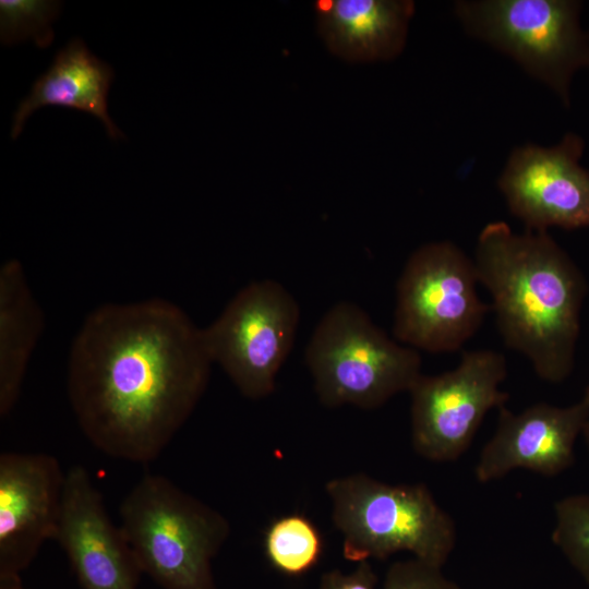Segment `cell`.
<instances>
[{
  "mask_svg": "<svg viewBox=\"0 0 589 589\" xmlns=\"http://www.w3.org/2000/svg\"><path fill=\"white\" fill-rule=\"evenodd\" d=\"M212 364L203 328L172 302L106 303L85 317L73 339L68 397L95 448L145 465L196 408Z\"/></svg>",
  "mask_w": 589,
  "mask_h": 589,
  "instance_id": "1",
  "label": "cell"
},
{
  "mask_svg": "<svg viewBox=\"0 0 589 589\" xmlns=\"http://www.w3.org/2000/svg\"><path fill=\"white\" fill-rule=\"evenodd\" d=\"M473 262L506 347L525 356L541 380L565 381L587 294L575 262L548 231L517 233L501 220L480 231Z\"/></svg>",
  "mask_w": 589,
  "mask_h": 589,
  "instance_id": "2",
  "label": "cell"
},
{
  "mask_svg": "<svg viewBox=\"0 0 589 589\" xmlns=\"http://www.w3.org/2000/svg\"><path fill=\"white\" fill-rule=\"evenodd\" d=\"M120 528L142 573L163 589H217L213 560L228 519L161 474H146L120 507Z\"/></svg>",
  "mask_w": 589,
  "mask_h": 589,
  "instance_id": "3",
  "label": "cell"
},
{
  "mask_svg": "<svg viewBox=\"0 0 589 589\" xmlns=\"http://www.w3.org/2000/svg\"><path fill=\"white\" fill-rule=\"evenodd\" d=\"M325 491L347 561L358 564L408 552L444 566L455 549V522L425 484H388L352 473L328 480Z\"/></svg>",
  "mask_w": 589,
  "mask_h": 589,
  "instance_id": "4",
  "label": "cell"
},
{
  "mask_svg": "<svg viewBox=\"0 0 589 589\" xmlns=\"http://www.w3.org/2000/svg\"><path fill=\"white\" fill-rule=\"evenodd\" d=\"M305 362L326 407L375 409L412 388L421 373L418 350L390 338L354 303L333 305L315 326Z\"/></svg>",
  "mask_w": 589,
  "mask_h": 589,
  "instance_id": "5",
  "label": "cell"
},
{
  "mask_svg": "<svg viewBox=\"0 0 589 589\" xmlns=\"http://www.w3.org/2000/svg\"><path fill=\"white\" fill-rule=\"evenodd\" d=\"M581 7L577 0H460L454 10L467 33L509 56L569 107L573 77L589 64Z\"/></svg>",
  "mask_w": 589,
  "mask_h": 589,
  "instance_id": "6",
  "label": "cell"
},
{
  "mask_svg": "<svg viewBox=\"0 0 589 589\" xmlns=\"http://www.w3.org/2000/svg\"><path fill=\"white\" fill-rule=\"evenodd\" d=\"M478 284L473 259L455 243L442 240L419 247L397 281L395 339L431 353L459 350L491 311L478 294Z\"/></svg>",
  "mask_w": 589,
  "mask_h": 589,
  "instance_id": "7",
  "label": "cell"
},
{
  "mask_svg": "<svg viewBox=\"0 0 589 589\" xmlns=\"http://www.w3.org/2000/svg\"><path fill=\"white\" fill-rule=\"evenodd\" d=\"M300 309L278 281L263 279L243 287L221 313L203 328L213 363H217L249 399L271 395L289 356Z\"/></svg>",
  "mask_w": 589,
  "mask_h": 589,
  "instance_id": "8",
  "label": "cell"
},
{
  "mask_svg": "<svg viewBox=\"0 0 589 589\" xmlns=\"http://www.w3.org/2000/svg\"><path fill=\"white\" fill-rule=\"evenodd\" d=\"M507 376L505 357L491 349L464 351L457 366L437 375H421L411 396V442L432 461H452L471 444L485 414L505 406L501 389Z\"/></svg>",
  "mask_w": 589,
  "mask_h": 589,
  "instance_id": "9",
  "label": "cell"
},
{
  "mask_svg": "<svg viewBox=\"0 0 589 589\" xmlns=\"http://www.w3.org/2000/svg\"><path fill=\"white\" fill-rule=\"evenodd\" d=\"M585 142L566 133L552 146L513 149L497 179L509 212L527 230L589 228V169L580 165Z\"/></svg>",
  "mask_w": 589,
  "mask_h": 589,
  "instance_id": "10",
  "label": "cell"
},
{
  "mask_svg": "<svg viewBox=\"0 0 589 589\" xmlns=\"http://www.w3.org/2000/svg\"><path fill=\"white\" fill-rule=\"evenodd\" d=\"M65 472L46 453L0 455V576L21 575L55 540Z\"/></svg>",
  "mask_w": 589,
  "mask_h": 589,
  "instance_id": "11",
  "label": "cell"
},
{
  "mask_svg": "<svg viewBox=\"0 0 589 589\" xmlns=\"http://www.w3.org/2000/svg\"><path fill=\"white\" fill-rule=\"evenodd\" d=\"M82 589H137L142 570L120 526L110 519L87 469L65 472L62 510L55 539Z\"/></svg>",
  "mask_w": 589,
  "mask_h": 589,
  "instance_id": "12",
  "label": "cell"
},
{
  "mask_svg": "<svg viewBox=\"0 0 589 589\" xmlns=\"http://www.w3.org/2000/svg\"><path fill=\"white\" fill-rule=\"evenodd\" d=\"M589 411L587 395L567 407L539 402L514 413L498 408L497 426L474 467L478 482L497 480L522 468L545 477L574 462V447Z\"/></svg>",
  "mask_w": 589,
  "mask_h": 589,
  "instance_id": "13",
  "label": "cell"
},
{
  "mask_svg": "<svg viewBox=\"0 0 589 589\" xmlns=\"http://www.w3.org/2000/svg\"><path fill=\"white\" fill-rule=\"evenodd\" d=\"M317 33L335 57L354 63L398 57L407 41L410 0H317Z\"/></svg>",
  "mask_w": 589,
  "mask_h": 589,
  "instance_id": "14",
  "label": "cell"
},
{
  "mask_svg": "<svg viewBox=\"0 0 589 589\" xmlns=\"http://www.w3.org/2000/svg\"><path fill=\"white\" fill-rule=\"evenodd\" d=\"M113 77L112 68L93 55L82 39H71L19 104L13 115L11 137L15 140L20 135L26 119L35 110L62 106L95 116L110 139H124L108 113V93Z\"/></svg>",
  "mask_w": 589,
  "mask_h": 589,
  "instance_id": "15",
  "label": "cell"
},
{
  "mask_svg": "<svg viewBox=\"0 0 589 589\" xmlns=\"http://www.w3.org/2000/svg\"><path fill=\"white\" fill-rule=\"evenodd\" d=\"M44 329V314L17 260L0 268V416L19 400L31 356Z\"/></svg>",
  "mask_w": 589,
  "mask_h": 589,
  "instance_id": "16",
  "label": "cell"
},
{
  "mask_svg": "<svg viewBox=\"0 0 589 589\" xmlns=\"http://www.w3.org/2000/svg\"><path fill=\"white\" fill-rule=\"evenodd\" d=\"M264 551L277 570L288 576H300L321 560L323 538L308 517L289 514L268 526L264 534Z\"/></svg>",
  "mask_w": 589,
  "mask_h": 589,
  "instance_id": "17",
  "label": "cell"
},
{
  "mask_svg": "<svg viewBox=\"0 0 589 589\" xmlns=\"http://www.w3.org/2000/svg\"><path fill=\"white\" fill-rule=\"evenodd\" d=\"M61 2L47 0H1L0 38L3 45L32 40L39 48L52 44V22L58 17Z\"/></svg>",
  "mask_w": 589,
  "mask_h": 589,
  "instance_id": "18",
  "label": "cell"
},
{
  "mask_svg": "<svg viewBox=\"0 0 589 589\" xmlns=\"http://www.w3.org/2000/svg\"><path fill=\"white\" fill-rule=\"evenodd\" d=\"M552 541L589 584V495L574 494L554 506Z\"/></svg>",
  "mask_w": 589,
  "mask_h": 589,
  "instance_id": "19",
  "label": "cell"
},
{
  "mask_svg": "<svg viewBox=\"0 0 589 589\" xmlns=\"http://www.w3.org/2000/svg\"><path fill=\"white\" fill-rule=\"evenodd\" d=\"M442 567L413 556L396 561L387 568L382 589H461Z\"/></svg>",
  "mask_w": 589,
  "mask_h": 589,
  "instance_id": "20",
  "label": "cell"
},
{
  "mask_svg": "<svg viewBox=\"0 0 589 589\" xmlns=\"http://www.w3.org/2000/svg\"><path fill=\"white\" fill-rule=\"evenodd\" d=\"M377 581L370 561H363L350 573L340 569L325 572L321 576L318 589H376Z\"/></svg>",
  "mask_w": 589,
  "mask_h": 589,
  "instance_id": "21",
  "label": "cell"
},
{
  "mask_svg": "<svg viewBox=\"0 0 589 589\" xmlns=\"http://www.w3.org/2000/svg\"><path fill=\"white\" fill-rule=\"evenodd\" d=\"M0 589H28L23 585L21 575L0 576Z\"/></svg>",
  "mask_w": 589,
  "mask_h": 589,
  "instance_id": "22",
  "label": "cell"
},
{
  "mask_svg": "<svg viewBox=\"0 0 589 589\" xmlns=\"http://www.w3.org/2000/svg\"><path fill=\"white\" fill-rule=\"evenodd\" d=\"M585 394L587 395L588 400H589V386L586 388ZM581 434L584 435L587 446L589 448V411L585 420Z\"/></svg>",
  "mask_w": 589,
  "mask_h": 589,
  "instance_id": "23",
  "label": "cell"
},
{
  "mask_svg": "<svg viewBox=\"0 0 589 589\" xmlns=\"http://www.w3.org/2000/svg\"><path fill=\"white\" fill-rule=\"evenodd\" d=\"M588 41H589V32H588ZM588 68H589V64H588Z\"/></svg>",
  "mask_w": 589,
  "mask_h": 589,
  "instance_id": "24",
  "label": "cell"
}]
</instances>
